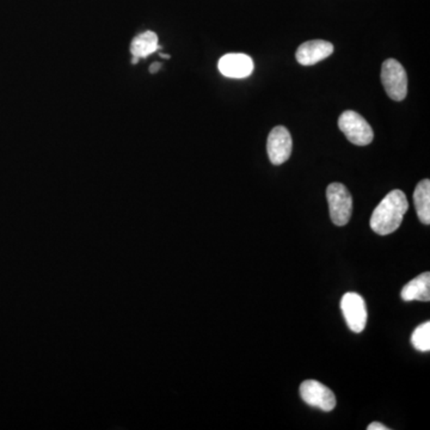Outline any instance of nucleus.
Wrapping results in <instances>:
<instances>
[{"label": "nucleus", "instance_id": "f257e3e1", "mask_svg": "<svg viewBox=\"0 0 430 430\" xmlns=\"http://www.w3.org/2000/svg\"><path fill=\"white\" fill-rule=\"evenodd\" d=\"M407 210L409 202L405 194L397 189L389 192L372 214V229L380 236L394 234L403 223Z\"/></svg>", "mask_w": 430, "mask_h": 430}, {"label": "nucleus", "instance_id": "f03ea898", "mask_svg": "<svg viewBox=\"0 0 430 430\" xmlns=\"http://www.w3.org/2000/svg\"><path fill=\"white\" fill-rule=\"evenodd\" d=\"M339 131L357 146H367L374 139V132L366 120L357 111L347 110L339 117Z\"/></svg>", "mask_w": 430, "mask_h": 430}, {"label": "nucleus", "instance_id": "0eeeda50", "mask_svg": "<svg viewBox=\"0 0 430 430\" xmlns=\"http://www.w3.org/2000/svg\"><path fill=\"white\" fill-rule=\"evenodd\" d=\"M293 140L288 129L284 126L273 128L267 142V151L271 164L282 165L288 161L292 155Z\"/></svg>", "mask_w": 430, "mask_h": 430}, {"label": "nucleus", "instance_id": "9b49d317", "mask_svg": "<svg viewBox=\"0 0 430 430\" xmlns=\"http://www.w3.org/2000/svg\"><path fill=\"white\" fill-rule=\"evenodd\" d=\"M414 202L416 208L417 216L422 224H430V181L423 179L417 184L414 192Z\"/></svg>", "mask_w": 430, "mask_h": 430}, {"label": "nucleus", "instance_id": "7ed1b4c3", "mask_svg": "<svg viewBox=\"0 0 430 430\" xmlns=\"http://www.w3.org/2000/svg\"><path fill=\"white\" fill-rule=\"evenodd\" d=\"M330 218L336 226L349 223L352 212V199L347 187L342 183H331L326 189Z\"/></svg>", "mask_w": 430, "mask_h": 430}, {"label": "nucleus", "instance_id": "9d476101", "mask_svg": "<svg viewBox=\"0 0 430 430\" xmlns=\"http://www.w3.org/2000/svg\"><path fill=\"white\" fill-rule=\"evenodd\" d=\"M400 297L404 302H429L430 300V274L429 271L422 273L417 278L411 280L404 286Z\"/></svg>", "mask_w": 430, "mask_h": 430}, {"label": "nucleus", "instance_id": "ddd939ff", "mask_svg": "<svg viewBox=\"0 0 430 430\" xmlns=\"http://www.w3.org/2000/svg\"><path fill=\"white\" fill-rule=\"evenodd\" d=\"M411 343L420 352L430 350V323L426 321L412 332Z\"/></svg>", "mask_w": 430, "mask_h": 430}, {"label": "nucleus", "instance_id": "4468645a", "mask_svg": "<svg viewBox=\"0 0 430 430\" xmlns=\"http://www.w3.org/2000/svg\"><path fill=\"white\" fill-rule=\"evenodd\" d=\"M389 428L384 426V425H381V423H378V422H373L371 423L370 426L367 427V430H389Z\"/></svg>", "mask_w": 430, "mask_h": 430}, {"label": "nucleus", "instance_id": "39448f33", "mask_svg": "<svg viewBox=\"0 0 430 430\" xmlns=\"http://www.w3.org/2000/svg\"><path fill=\"white\" fill-rule=\"evenodd\" d=\"M341 310L343 313L344 319L347 321L349 329L352 332H362L367 324L366 302L360 294L348 292L341 300Z\"/></svg>", "mask_w": 430, "mask_h": 430}, {"label": "nucleus", "instance_id": "1a4fd4ad", "mask_svg": "<svg viewBox=\"0 0 430 430\" xmlns=\"http://www.w3.org/2000/svg\"><path fill=\"white\" fill-rule=\"evenodd\" d=\"M218 66L220 72L229 78H247L253 71V61L247 54L224 55Z\"/></svg>", "mask_w": 430, "mask_h": 430}, {"label": "nucleus", "instance_id": "dca6fc26", "mask_svg": "<svg viewBox=\"0 0 430 430\" xmlns=\"http://www.w3.org/2000/svg\"><path fill=\"white\" fill-rule=\"evenodd\" d=\"M161 58H165V59H170V55L168 54H161Z\"/></svg>", "mask_w": 430, "mask_h": 430}, {"label": "nucleus", "instance_id": "f8f14e48", "mask_svg": "<svg viewBox=\"0 0 430 430\" xmlns=\"http://www.w3.org/2000/svg\"><path fill=\"white\" fill-rule=\"evenodd\" d=\"M161 47L158 45V36L153 32H145L134 37L131 45V53L135 58H146L152 53L161 49Z\"/></svg>", "mask_w": 430, "mask_h": 430}, {"label": "nucleus", "instance_id": "2eb2a0df", "mask_svg": "<svg viewBox=\"0 0 430 430\" xmlns=\"http://www.w3.org/2000/svg\"><path fill=\"white\" fill-rule=\"evenodd\" d=\"M159 69H161V64L156 63V64L152 65L151 67H150V72H151V73H156Z\"/></svg>", "mask_w": 430, "mask_h": 430}, {"label": "nucleus", "instance_id": "423d86ee", "mask_svg": "<svg viewBox=\"0 0 430 430\" xmlns=\"http://www.w3.org/2000/svg\"><path fill=\"white\" fill-rule=\"evenodd\" d=\"M300 396L310 407H318L323 411L329 412L336 407L334 392L317 380H306L300 385Z\"/></svg>", "mask_w": 430, "mask_h": 430}, {"label": "nucleus", "instance_id": "6e6552de", "mask_svg": "<svg viewBox=\"0 0 430 430\" xmlns=\"http://www.w3.org/2000/svg\"><path fill=\"white\" fill-rule=\"evenodd\" d=\"M334 53V46L324 40H312L302 43L297 48L295 58L302 66H312L329 58Z\"/></svg>", "mask_w": 430, "mask_h": 430}, {"label": "nucleus", "instance_id": "20e7f679", "mask_svg": "<svg viewBox=\"0 0 430 430\" xmlns=\"http://www.w3.org/2000/svg\"><path fill=\"white\" fill-rule=\"evenodd\" d=\"M381 82L385 91L394 101H403L407 95V76L397 60H385L381 67Z\"/></svg>", "mask_w": 430, "mask_h": 430}]
</instances>
